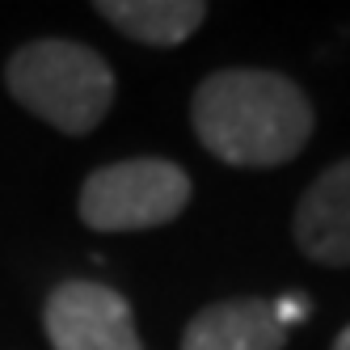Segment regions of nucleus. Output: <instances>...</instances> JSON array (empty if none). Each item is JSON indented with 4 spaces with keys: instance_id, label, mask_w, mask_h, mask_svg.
I'll return each instance as SVG.
<instances>
[{
    "instance_id": "f257e3e1",
    "label": "nucleus",
    "mask_w": 350,
    "mask_h": 350,
    "mask_svg": "<svg viewBox=\"0 0 350 350\" xmlns=\"http://www.w3.org/2000/svg\"><path fill=\"white\" fill-rule=\"evenodd\" d=\"M190 122L207 152L232 169H274L312 139V102L283 72L219 68L198 81Z\"/></svg>"
},
{
    "instance_id": "f03ea898",
    "label": "nucleus",
    "mask_w": 350,
    "mask_h": 350,
    "mask_svg": "<svg viewBox=\"0 0 350 350\" xmlns=\"http://www.w3.org/2000/svg\"><path fill=\"white\" fill-rule=\"evenodd\" d=\"M5 89L55 131L89 135L114 106V68L89 42L34 38L9 55Z\"/></svg>"
},
{
    "instance_id": "7ed1b4c3",
    "label": "nucleus",
    "mask_w": 350,
    "mask_h": 350,
    "mask_svg": "<svg viewBox=\"0 0 350 350\" xmlns=\"http://www.w3.org/2000/svg\"><path fill=\"white\" fill-rule=\"evenodd\" d=\"M190 194L194 182L178 161L131 157L89 173L77 198V215L93 232H144L173 224L190 207Z\"/></svg>"
},
{
    "instance_id": "20e7f679",
    "label": "nucleus",
    "mask_w": 350,
    "mask_h": 350,
    "mask_svg": "<svg viewBox=\"0 0 350 350\" xmlns=\"http://www.w3.org/2000/svg\"><path fill=\"white\" fill-rule=\"evenodd\" d=\"M42 329L51 350H144L127 295L93 279H68L46 291Z\"/></svg>"
},
{
    "instance_id": "39448f33",
    "label": "nucleus",
    "mask_w": 350,
    "mask_h": 350,
    "mask_svg": "<svg viewBox=\"0 0 350 350\" xmlns=\"http://www.w3.org/2000/svg\"><path fill=\"white\" fill-rule=\"evenodd\" d=\"M295 245L317 266H350V157L308 182L291 215Z\"/></svg>"
},
{
    "instance_id": "423d86ee",
    "label": "nucleus",
    "mask_w": 350,
    "mask_h": 350,
    "mask_svg": "<svg viewBox=\"0 0 350 350\" xmlns=\"http://www.w3.org/2000/svg\"><path fill=\"white\" fill-rule=\"evenodd\" d=\"M287 325L279 321V304L258 295H237L207 304L182 329L178 350H283Z\"/></svg>"
},
{
    "instance_id": "0eeeda50",
    "label": "nucleus",
    "mask_w": 350,
    "mask_h": 350,
    "mask_svg": "<svg viewBox=\"0 0 350 350\" xmlns=\"http://www.w3.org/2000/svg\"><path fill=\"white\" fill-rule=\"evenodd\" d=\"M97 17H106L118 34L144 46H178L207 17L203 0H97Z\"/></svg>"
},
{
    "instance_id": "6e6552de",
    "label": "nucleus",
    "mask_w": 350,
    "mask_h": 350,
    "mask_svg": "<svg viewBox=\"0 0 350 350\" xmlns=\"http://www.w3.org/2000/svg\"><path fill=\"white\" fill-rule=\"evenodd\" d=\"M329 350H350V325H346V329L334 338V346H329Z\"/></svg>"
}]
</instances>
